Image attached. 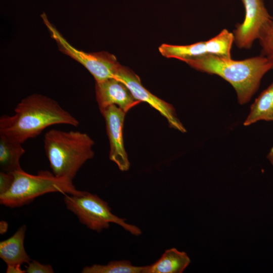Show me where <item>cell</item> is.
Here are the masks:
<instances>
[{
	"label": "cell",
	"instance_id": "6da1fadb",
	"mask_svg": "<svg viewBox=\"0 0 273 273\" xmlns=\"http://www.w3.org/2000/svg\"><path fill=\"white\" fill-rule=\"evenodd\" d=\"M14 112L12 115L1 117L0 134L21 144L36 137L52 125H79V121L57 101L40 94H34L23 99Z\"/></svg>",
	"mask_w": 273,
	"mask_h": 273
},
{
	"label": "cell",
	"instance_id": "7a4b0ae2",
	"mask_svg": "<svg viewBox=\"0 0 273 273\" xmlns=\"http://www.w3.org/2000/svg\"><path fill=\"white\" fill-rule=\"evenodd\" d=\"M199 71L218 75L235 89L240 104L247 103L258 89L261 80L272 66L263 55L241 60L207 55L185 62Z\"/></svg>",
	"mask_w": 273,
	"mask_h": 273
},
{
	"label": "cell",
	"instance_id": "3957f363",
	"mask_svg": "<svg viewBox=\"0 0 273 273\" xmlns=\"http://www.w3.org/2000/svg\"><path fill=\"white\" fill-rule=\"evenodd\" d=\"M94 142L79 131L50 129L44 136V148L52 172L72 180L83 165L94 156Z\"/></svg>",
	"mask_w": 273,
	"mask_h": 273
},
{
	"label": "cell",
	"instance_id": "277c9868",
	"mask_svg": "<svg viewBox=\"0 0 273 273\" xmlns=\"http://www.w3.org/2000/svg\"><path fill=\"white\" fill-rule=\"evenodd\" d=\"M13 175L11 188L0 195V203L6 207H21L49 193L80 195L83 192L76 189L72 180L58 177L48 170H40L34 175L21 169L14 172Z\"/></svg>",
	"mask_w": 273,
	"mask_h": 273
},
{
	"label": "cell",
	"instance_id": "5b68a950",
	"mask_svg": "<svg viewBox=\"0 0 273 273\" xmlns=\"http://www.w3.org/2000/svg\"><path fill=\"white\" fill-rule=\"evenodd\" d=\"M64 202L67 209L77 217L80 222L91 230L100 233L114 223L133 235L142 234L138 226L114 214L108 203L96 194L86 191L80 195L65 194Z\"/></svg>",
	"mask_w": 273,
	"mask_h": 273
},
{
	"label": "cell",
	"instance_id": "8992f818",
	"mask_svg": "<svg viewBox=\"0 0 273 273\" xmlns=\"http://www.w3.org/2000/svg\"><path fill=\"white\" fill-rule=\"evenodd\" d=\"M41 17L59 50L81 64L93 76L96 82L115 77L121 64L114 55L105 51L86 53L76 49L65 39L50 22L44 13Z\"/></svg>",
	"mask_w": 273,
	"mask_h": 273
},
{
	"label": "cell",
	"instance_id": "52a82bcc",
	"mask_svg": "<svg viewBox=\"0 0 273 273\" xmlns=\"http://www.w3.org/2000/svg\"><path fill=\"white\" fill-rule=\"evenodd\" d=\"M233 43V33L223 29L215 36L208 40L188 45L163 43L159 47V51L165 57L176 59L184 62L210 55L231 57Z\"/></svg>",
	"mask_w": 273,
	"mask_h": 273
},
{
	"label": "cell",
	"instance_id": "ba28073f",
	"mask_svg": "<svg viewBox=\"0 0 273 273\" xmlns=\"http://www.w3.org/2000/svg\"><path fill=\"white\" fill-rule=\"evenodd\" d=\"M245 10L242 23L233 31L234 43L240 49H250L271 17L262 0H242Z\"/></svg>",
	"mask_w": 273,
	"mask_h": 273
},
{
	"label": "cell",
	"instance_id": "9c48e42d",
	"mask_svg": "<svg viewBox=\"0 0 273 273\" xmlns=\"http://www.w3.org/2000/svg\"><path fill=\"white\" fill-rule=\"evenodd\" d=\"M114 77L128 87L136 100L147 102L158 111L167 119L171 127L181 132H186V128L177 117L173 106L154 95L143 86L140 77L131 70L120 65Z\"/></svg>",
	"mask_w": 273,
	"mask_h": 273
},
{
	"label": "cell",
	"instance_id": "30bf717a",
	"mask_svg": "<svg viewBox=\"0 0 273 273\" xmlns=\"http://www.w3.org/2000/svg\"><path fill=\"white\" fill-rule=\"evenodd\" d=\"M100 112L105 120L109 141V159L121 171H127L130 167V162L124 148L122 135L126 113L115 105L109 106Z\"/></svg>",
	"mask_w": 273,
	"mask_h": 273
},
{
	"label": "cell",
	"instance_id": "8fae6325",
	"mask_svg": "<svg viewBox=\"0 0 273 273\" xmlns=\"http://www.w3.org/2000/svg\"><path fill=\"white\" fill-rule=\"evenodd\" d=\"M96 97L100 111L115 105L125 113L141 102L136 100L128 87L113 77L96 82Z\"/></svg>",
	"mask_w": 273,
	"mask_h": 273
},
{
	"label": "cell",
	"instance_id": "7c38bea8",
	"mask_svg": "<svg viewBox=\"0 0 273 273\" xmlns=\"http://www.w3.org/2000/svg\"><path fill=\"white\" fill-rule=\"evenodd\" d=\"M26 229L22 225L11 237L0 242V257L7 265H21L31 260L24 246Z\"/></svg>",
	"mask_w": 273,
	"mask_h": 273
},
{
	"label": "cell",
	"instance_id": "4fadbf2b",
	"mask_svg": "<svg viewBox=\"0 0 273 273\" xmlns=\"http://www.w3.org/2000/svg\"><path fill=\"white\" fill-rule=\"evenodd\" d=\"M190 262L186 252L172 248L166 250L155 263L145 266L144 273H182Z\"/></svg>",
	"mask_w": 273,
	"mask_h": 273
},
{
	"label": "cell",
	"instance_id": "5bb4252c",
	"mask_svg": "<svg viewBox=\"0 0 273 273\" xmlns=\"http://www.w3.org/2000/svg\"><path fill=\"white\" fill-rule=\"evenodd\" d=\"M22 144L0 134V168L2 171L13 173L22 169L20 159L25 153Z\"/></svg>",
	"mask_w": 273,
	"mask_h": 273
},
{
	"label": "cell",
	"instance_id": "9a60e30c",
	"mask_svg": "<svg viewBox=\"0 0 273 273\" xmlns=\"http://www.w3.org/2000/svg\"><path fill=\"white\" fill-rule=\"evenodd\" d=\"M261 120L273 121V82L256 99L243 124L248 126Z\"/></svg>",
	"mask_w": 273,
	"mask_h": 273
},
{
	"label": "cell",
	"instance_id": "2e32d148",
	"mask_svg": "<svg viewBox=\"0 0 273 273\" xmlns=\"http://www.w3.org/2000/svg\"><path fill=\"white\" fill-rule=\"evenodd\" d=\"M145 266L133 265L127 260L113 261L105 265L94 264L83 267L82 273H144Z\"/></svg>",
	"mask_w": 273,
	"mask_h": 273
},
{
	"label": "cell",
	"instance_id": "e0dca14e",
	"mask_svg": "<svg viewBox=\"0 0 273 273\" xmlns=\"http://www.w3.org/2000/svg\"><path fill=\"white\" fill-rule=\"evenodd\" d=\"M258 39L262 48L263 56L270 62L273 69V17L263 28Z\"/></svg>",
	"mask_w": 273,
	"mask_h": 273
},
{
	"label": "cell",
	"instance_id": "ac0fdd59",
	"mask_svg": "<svg viewBox=\"0 0 273 273\" xmlns=\"http://www.w3.org/2000/svg\"><path fill=\"white\" fill-rule=\"evenodd\" d=\"M26 267L27 273H53L54 272L52 266L50 264H42L35 260H31Z\"/></svg>",
	"mask_w": 273,
	"mask_h": 273
},
{
	"label": "cell",
	"instance_id": "d6986e66",
	"mask_svg": "<svg viewBox=\"0 0 273 273\" xmlns=\"http://www.w3.org/2000/svg\"><path fill=\"white\" fill-rule=\"evenodd\" d=\"M14 180L13 172H0V195L6 193L11 188Z\"/></svg>",
	"mask_w": 273,
	"mask_h": 273
},
{
	"label": "cell",
	"instance_id": "ffe728a7",
	"mask_svg": "<svg viewBox=\"0 0 273 273\" xmlns=\"http://www.w3.org/2000/svg\"><path fill=\"white\" fill-rule=\"evenodd\" d=\"M7 273H24L25 270L21 268L20 265H8L6 269Z\"/></svg>",
	"mask_w": 273,
	"mask_h": 273
},
{
	"label": "cell",
	"instance_id": "44dd1931",
	"mask_svg": "<svg viewBox=\"0 0 273 273\" xmlns=\"http://www.w3.org/2000/svg\"><path fill=\"white\" fill-rule=\"evenodd\" d=\"M8 224L6 221H1L0 222V233L1 234H4L7 231Z\"/></svg>",
	"mask_w": 273,
	"mask_h": 273
},
{
	"label": "cell",
	"instance_id": "7402d4cb",
	"mask_svg": "<svg viewBox=\"0 0 273 273\" xmlns=\"http://www.w3.org/2000/svg\"><path fill=\"white\" fill-rule=\"evenodd\" d=\"M267 158L273 165V146L271 148L270 151L267 155Z\"/></svg>",
	"mask_w": 273,
	"mask_h": 273
}]
</instances>
